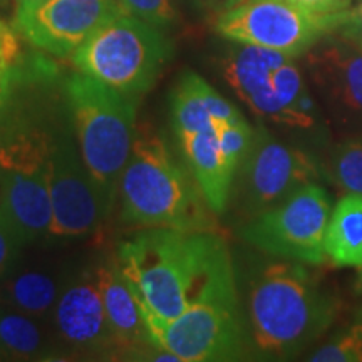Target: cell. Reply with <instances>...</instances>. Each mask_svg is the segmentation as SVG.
Returning a JSON list of instances; mask_svg holds the SVG:
<instances>
[{
	"label": "cell",
	"instance_id": "obj_26",
	"mask_svg": "<svg viewBox=\"0 0 362 362\" xmlns=\"http://www.w3.org/2000/svg\"><path fill=\"white\" fill-rule=\"evenodd\" d=\"M24 243L27 242L22 237L21 230L6 214V210L0 206V279L7 274L16 262Z\"/></svg>",
	"mask_w": 362,
	"mask_h": 362
},
{
	"label": "cell",
	"instance_id": "obj_6",
	"mask_svg": "<svg viewBox=\"0 0 362 362\" xmlns=\"http://www.w3.org/2000/svg\"><path fill=\"white\" fill-rule=\"evenodd\" d=\"M57 136L44 129H17L0 136V206L25 242L49 237L51 230L52 149Z\"/></svg>",
	"mask_w": 362,
	"mask_h": 362
},
{
	"label": "cell",
	"instance_id": "obj_25",
	"mask_svg": "<svg viewBox=\"0 0 362 362\" xmlns=\"http://www.w3.org/2000/svg\"><path fill=\"white\" fill-rule=\"evenodd\" d=\"M117 2L124 13L158 29L170 27L178 19L173 0H117Z\"/></svg>",
	"mask_w": 362,
	"mask_h": 362
},
{
	"label": "cell",
	"instance_id": "obj_21",
	"mask_svg": "<svg viewBox=\"0 0 362 362\" xmlns=\"http://www.w3.org/2000/svg\"><path fill=\"white\" fill-rule=\"evenodd\" d=\"M0 352L12 359L35 361L52 356L40 319L22 312L0 310Z\"/></svg>",
	"mask_w": 362,
	"mask_h": 362
},
{
	"label": "cell",
	"instance_id": "obj_11",
	"mask_svg": "<svg viewBox=\"0 0 362 362\" xmlns=\"http://www.w3.org/2000/svg\"><path fill=\"white\" fill-rule=\"evenodd\" d=\"M51 230L56 240L84 238L94 233L111 214L106 200L81 156L78 139L69 129L59 136L51 156L49 173Z\"/></svg>",
	"mask_w": 362,
	"mask_h": 362
},
{
	"label": "cell",
	"instance_id": "obj_7",
	"mask_svg": "<svg viewBox=\"0 0 362 362\" xmlns=\"http://www.w3.org/2000/svg\"><path fill=\"white\" fill-rule=\"evenodd\" d=\"M330 215L329 193L317 183H309L280 205L248 220L240 237L279 259L320 265L327 260L324 238Z\"/></svg>",
	"mask_w": 362,
	"mask_h": 362
},
{
	"label": "cell",
	"instance_id": "obj_27",
	"mask_svg": "<svg viewBox=\"0 0 362 362\" xmlns=\"http://www.w3.org/2000/svg\"><path fill=\"white\" fill-rule=\"evenodd\" d=\"M19 59V40L17 30L12 29L6 21L0 17V81L13 62Z\"/></svg>",
	"mask_w": 362,
	"mask_h": 362
},
{
	"label": "cell",
	"instance_id": "obj_19",
	"mask_svg": "<svg viewBox=\"0 0 362 362\" xmlns=\"http://www.w3.org/2000/svg\"><path fill=\"white\" fill-rule=\"evenodd\" d=\"M324 250L336 267L362 269V194H344L332 208Z\"/></svg>",
	"mask_w": 362,
	"mask_h": 362
},
{
	"label": "cell",
	"instance_id": "obj_23",
	"mask_svg": "<svg viewBox=\"0 0 362 362\" xmlns=\"http://www.w3.org/2000/svg\"><path fill=\"white\" fill-rule=\"evenodd\" d=\"M327 170L344 194H362V134H352L332 148Z\"/></svg>",
	"mask_w": 362,
	"mask_h": 362
},
{
	"label": "cell",
	"instance_id": "obj_17",
	"mask_svg": "<svg viewBox=\"0 0 362 362\" xmlns=\"http://www.w3.org/2000/svg\"><path fill=\"white\" fill-rule=\"evenodd\" d=\"M240 119H243V116L237 107L226 101L202 76L192 71L181 74L171 94V124L176 136L197 133Z\"/></svg>",
	"mask_w": 362,
	"mask_h": 362
},
{
	"label": "cell",
	"instance_id": "obj_15",
	"mask_svg": "<svg viewBox=\"0 0 362 362\" xmlns=\"http://www.w3.org/2000/svg\"><path fill=\"white\" fill-rule=\"evenodd\" d=\"M188 170L215 215L228 208L237 170L226 161L216 128L176 136Z\"/></svg>",
	"mask_w": 362,
	"mask_h": 362
},
{
	"label": "cell",
	"instance_id": "obj_31",
	"mask_svg": "<svg viewBox=\"0 0 362 362\" xmlns=\"http://www.w3.org/2000/svg\"><path fill=\"white\" fill-rule=\"evenodd\" d=\"M357 288H359V291H362V274H361V277H359V282H357Z\"/></svg>",
	"mask_w": 362,
	"mask_h": 362
},
{
	"label": "cell",
	"instance_id": "obj_20",
	"mask_svg": "<svg viewBox=\"0 0 362 362\" xmlns=\"http://www.w3.org/2000/svg\"><path fill=\"white\" fill-rule=\"evenodd\" d=\"M61 291V285L47 272L25 270L4 280L0 302L8 309L44 320L52 317Z\"/></svg>",
	"mask_w": 362,
	"mask_h": 362
},
{
	"label": "cell",
	"instance_id": "obj_22",
	"mask_svg": "<svg viewBox=\"0 0 362 362\" xmlns=\"http://www.w3.org/2000/svg\"><path fill=\"white\" fill-rule=\"evenodd\" d=\"M272 86L280 104L297 119L298 128L307 129L315 124V104L312 101L293 59L285 61L274 71Z\"/></svg>",
	"mask_w": 362,
	"mask_h": 362
},
{
	"label": "cell",
	"instance_id": "obj_24",
	"mask_svg": "<svg viewBox=\"0 0 362 362\" xmlns=\"http://www.w3.org/2000/svg\"><path fill=\"white\" fill-rule=\"evenodd\" d=\"M314 362H362V322L330 339L309 357Z\"/></svg>",
	"mask_w": 362,
	"mask_h": 362
},
{
	"label": "cell",
	"instance_id": "obj_1",
	"mask_svg": "<svg viewBox=\"0 0 362 362\" xmlns=\"http://www.w3.org/2000/svg\"><path fill=\"white\" fill-rule=\"evenodd\" d=\"M116 264L146 325L170 322L202 298L237 293L230 252L214 232L143 228L121 243Z\"/></svg>",
	"mask_w": 362,
	"mask_h": 362
},
{
	"label": "cell",
	"instance_id": "obj_28",
	"mask_svg": "<svg viewBox=\"0 0 362 362\" xmlns=\"http://www.w3.org/2000/svg\"><path fill=\"white\" fill-rule=\"evenodd\" d=\"M285 2L315 16H334L349 11L352 6V0H285Z\"/></svg>",
	"mask_w": 362,
	"mask_h": 362
},
{
	"label": "cell",
	"instance_id": "obj_16",
	"mask_svg": "<svg viewBox=\"0 0 362 362\" xmlns=\"http://www.w3.org/2000/svg\"><path fill=\"white\" fill-rule=\"evenodd\" d=\"M99 291L119 349L143 352L156 349L149 337L141 304L116 262L96 267Z\"/></svg>",
	"mask_w": 362,
	"mask_h": 362
},
{
	"label": "cell",
	"instance_id": "obj_13",
	"mask_svg": "<svg viewBox=\"0 0 362 362\" xmlns=\"http://www.w3.org/2000/svg\"><path fill=\"white\" fill-rule=\"evenodd\" d=\"M315 88L334 123L362 134V47L332 33L309 51Z\"/></svg>",
	"mask_w": 362,
	"mask_h": 362
},
{
	"label": "cell",
	"instance_id": "obj_10",
	"mask_svg": "<svg viewBox=\"0 0 362 362\" xmlns=\"http://www.w3.org/2000/svg\"><path fill=\"white\" fill-rule=\"evenodd\" d=\"M317 178L319 170L310 156L277 141L260 126L253 129L250 148L235 175L232 197L240 214L252 220Z\"/></svg>",
	"mask_w": 362,
	"mask_h": 362
},
{
	"label": "cell",
	"instance_id": "obj_9",
	"mask_svg": "<svg viewBox=\"0 0 362 362\" xmlns=\"http://www.w3.org/2000/svg\"><path fill=\"white\" fill-rule=\"evenodd\" d=\"M156 349L170 351L180 362L235 361L245 354V332L237 293L198 300L183 314L148 325Z\"/></svg>",
	"mask_w": 362,
	"mask_h": 362
},
{
	"label": "cell",
	"instance_id": "obj_18",
	"mask_svg": "<svg viewBox=\"0 0 362 362\" xmlns=\"http://www.w3.org/2000/svg\"><path fill=\"white\" fill-rule=\"evenodd\" d=\"M288 59L296 57L259 45L237 44L223 57L221 69L230 88L247 104L252 96L269 88L274 71Z\"/></svg>",
	"mask_w": 362,
	"mask_h": 362
},
{
	"label": "cell",
	"instance_id": "obj_3",
	"mask_svg": "<svg viewBox=\"0 0 362 362\" xmlns=\"http://www.w3.org/2000/svg\"><path fill=\"white\" fill-rule=\"evenodd\" d=\"M117 194L128 225L214 232V211L192 171L181 168L151 129L138 128Z\"/></svg>",
	"mask_w": 362,
	"mask_h": 362
},
{
	"label": "cell",
	"instance_id": "obj_4",
	"mask_svg": "<svg viewBox=\"0 0 362 362\" xmlns=\"http://www.w3.org/2000/svg\"><path fill=\"white\" fill-rule=\"evenodd\" d=\"M64 88L81 156L106 200L115 206L138 133V98L79 71L64 81Z\"/></svg>",
	"mask_w": 362,
	"mask_h": 362
},
{
	"label": "cell",
	"instance_id": "obj_29",
	"mask_svg": "<svg viewBox=\"0 0 362 362\" xmlns=\"http://www.w3.org/2000/svg\"><path fill=\"white\" fill-rule=\"evenodd\" d=\"M337 33L362 47V0H354Z\"/></svg>",
	"mask_w": 362,
	"mask_h": 362
},
{
	"label": "cell",
	"instance_id": "obj_8",
	"mask_svg": "<svg viewBox=\"0 0 362 362\" xmlns=\"http://www.w3.org/2000/svg\"><path fill=\"white\" fill-rule=\"evenodd\" d=\"M346 16L347 11L315 16L285 0H245L242 6L220 13L215 29L235 44L259 45L298 57L325 35L336 33Z\"/></svg>",
	"mask_w": 362,
	"mask_h": 362
},
{
	"label": "cell",
	"instance_id": "obj_30",
	"mask_svg": "<svg viewBox=\"0 0 362 362\" xmlns=\"http://www.w3.org/2000/svg\"><path fill=\"white\" fill-rule=\"evenodd\" d=\"M197 2L200 4V6L205 8V11L220 16V13L228 12L235 7L242 6L245 0H197Z\"/></svg>",
	"mask_w": 362,
	"mask_h": 362
},
{
	"label": "cell",
	"instance_id": "obj_2",
	"mask_svg": "<svg viewBox=\"0 0 362 362\" xmlns=\"http://www.w3.org/2000/svg\"><path fill=\"white\" fill-rule=\"evenodd\" d=\"M248 312L260 352L288 357L304 351L334 324L339 302L304 264L284 259L253 274Z\"/></svg>",
	"mask_w": 362,
	"mask_h": 362
},
{
	"label": "cell",
	"instance_id": "obj_14",
	"mask_svg": "<svg viewBox=\"0 0 362 362\" xmlns=\"http://www.w3.org/2000/svg\"><path fill=\"white\" fill-rule=\"evenodd\" d=\"M51 319L59 342L72 352L104 356L119 349L104 309L96 267L66 284Z\"/></svg>",
	"mask_w": 362,
	"mask_h": 362
},
{
	"label": "cell",
	"instance_id": "obj_12",
	"mask_svg": "<svg viewBox=\"0 0 362 362\" xmlns=\"http://www.w3.org/2000/svg\"><path fill=\"white\" fill-rule=\"evenodd\" d=\"M119 13L117 0H17L13 29L40 51L66 57Z\"/></svg>",
	"mask_w": 362,
	"mask_h": 362
},
{
	"label": "cell",
	"instance_id": "obj_5",
	"mask_svg": "<svg viewBox=\"0 0 362 362\" xmlns=\"http://www.w3.org/2000/svg\"><path fill=\"white\" fill-rule=\"evenodd\" d=\"M173 45L158 27L119 13L86 39L72 64L86 76L138 98L148 93L171 59Z\"/></svg>",
	"mask_w": 362,
	"mask_h": 362
}]
</instances>
